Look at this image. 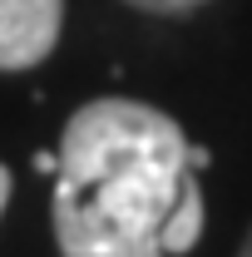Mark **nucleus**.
<instances>
[{"label": "nucleus", "mask_w": 252, "mask_h": 257, "mask_svg": "<svg viewBox=\"0 0 252 257\" xmlns=\"http://www.w3.org/2000/svg\"><path fill=\"white\" fill-rule=\"evenodd\" d=\"M163 109L139 99H89L69 114L50 193L55 242L64 257H168L163 223L183 178L208 168Z\"/></svg>", "instance_id": "nucleus-1"}, {"label": "nucleus", "mask_w": 252, "mask_h": 257, "mask_svg": "<svg viewBox=\"0 0 252 257\" xmlns=\"http://www.w3.org/2000/svg\"><path fill=\"white\" fill-rule=\"evenodd\" d=\"M64 0H0V69L20 74L60 45Z\"/></svg>", "instance_id": "nucleus-2"}, {"label": "nucleus", "mask_w": 252, "mask_h": 257, "mask_svg": "<svg viewBox=\"0 0 252 257\" xmlns=\"http://www.w3.org/2000/svg\"><path fill=\"white\" fill-rule=\"evenodd\" d=\"M198 232H203V193H198V168H193L188 178H183V198L168 213L158 242H163V252H188L193 242H198Z\"/></svg>", "instance_id": "nucleus-3"}, {"label": "nucleus", "mask_w": 252, "mask_h": 257, "mask_svg": "<svg viewBox=\"0 0 252 257\" xmlns=\"http://www.w3.org/2000/svg\"><path fill=\"white\" fill-rule=\"evenodd\" d=\"M134 10H154V15H183V10H198L208 0H129Z\"/></svg>", "instance_id": "nucleus-4"}, {"label": "nucleus", "mask_w": 252, "mask_h": 257, "mask_svg": "<svg viewBox=\"0 0 252 257\" xmlns=\"http://www.w3.org/2000/svg\"><path fill=\"white\" fill-rule=\"evenodd\" d=\"M55 168H60V154H50V149L35 154V173H55Z\"/></svg>", "instance_id": "nucleus-5"}, {"label": "nucleus", "mask_w": 252, "mask_h": 257, "mask_svg": "<svg viewBox=\"0 0 252 257\" xmlns=\"http://www.w3.org/2000/svg\"><path fill=\"white\" fill-rule=\"evenodd\" d=\"M5 198H10V168L0 163V213H5Z\"/></svg>", "instance_id": "nucleus-6"}, {"label": "nucleus", "mask_w": 252, "mask_h": 257, "mask_svg": "<svg viewBox=\"0 0 252 257\" xmlns=\"http://www.w3.org/2000/svg\"><path fill=\"white\" fill-rule=\"evenodd\" d=\"M237 257H252V232H247V242H242V252H237Z\"/></svg>", "instance_id": "nucleus-7"}]
</instances>
